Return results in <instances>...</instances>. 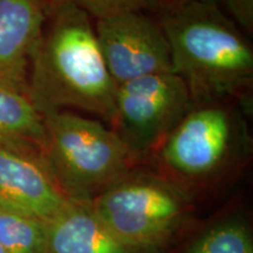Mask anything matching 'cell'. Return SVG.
I'll return each instance as SVG.
<instances>
[{"label":"cell","mask_w":253,"mask_h":253,"mask_svg":"<svg viewBox=\"0 0 253 253\" xmlns=\"http://www.w3.org/2000/svg\"><path fill=\"white\" fill-rule=\"evenodd\" d=\"M157 21L171 52L173 73L192 103L236 102L249 116L253 49L214 0H164Z\"/></svg>","instance_id":"6da1fadb"},{"label":"cell","mask_w":253,"mask_h":253,"mask_svg":"<svg viewBox=\"0 0 253 253\" xmlns=\"http://www.w3.org/2000/svg\"><path fill=\"white\" fill-rule=\"evenodd\" d=\"M188 253H253L249 230L239 221L214 226L190 248Z\"/></svg>","instance_id":"4fadbf2b"},{"label":"cell","mask_w":253,"mask_h":253,"mask_svg":"<svg viewBox=\"0 0 253 253\" xmlns=\"http://www.w3.org/2000/svg\"><path fill=\"white\" fill-rule=\"evenodd\" d=\"M164 0H52V7L68 4L97 19L129 11H156Z\"/></svg>","instance_id":"5bb4252c"},{"label":"cell","mask_w":253,"mask_h":253,"mask_svg":"<svg viewBox=\"0 0 253 253\" xmlns=\"http://www.w3.org/2000/svg\"><path fill=\"white\" fill-rule=\"evenodd\" d=\"M45 20L43 0H0V86L28 95L32 59Z\"/></svg>","instance_id":"9c48e42d"},{"label":"cell","mask_w":253,"mask_h":253,"mask_svg":"<svg viewBox=\"0 0 253 253\" xmlns=\"http://www.w3.org/2000/svg\"><path fill=\"white\" fill-rule=\"evenodd\" d=\"M246 37L253 34V0H214Z\"/></svg>","instance_id":"9a60e30c"},{"label":"cell","mask_w":253,"mask_h":253,"mask_svg":"<svg viewBox=\"0 0 253 253\" xmlns=\"http://www.w3.org/2000/svg\"><path fill=\"white\" fill-rule=\"evenodd\" d=\"M246 119L236 102L192 103L158 147L161 160L185 178H207L249 145Z\"/></svg>","instance_id":"5b68a950"},{"label":"cell","mask_w":253,"mask_h":253,"mask_svg":"<svg viewBox=\"0 0 253 253\" xmlns=\"http://www.w3.org/2000/svg\"><path fill=\"white\" fill-rule=\"evenodd\" d=\"M69 201L40 155L0 147V205L47 221Z\"/></svg>","instance_id":"ba28073f"},{"label":"cell","mask_w":253,"mask_h":253,"mask_svg":"<svg viewBox=\"0 0 253 253\" xmlns=\"http://www.w3.org/2000/svg\"><path fill=\"white\" fill-rule=\"evenodd\" d=\"M0 245L7 253H45L46 221L0 205Z\"/></svg>","instance_id":"7c38bea8"},{"label":"cell","mask_w":253,"mask_h":253,"mask_svg":"<svg viewBox=\"0 0 253 253\" xmlns=\"http://www.w3.org/2000/svg\"><path fill=\"white\" fill-rule=\"evenodd\" d=\"M116 88L89 15L73 5L54 6L28 77V96L41 115L77 108L112 123Z\"/></svg>","instance_id":"7a4b0ae2"},{"label":"cell","mask_w":253,"mask_h":253,"mask_svg":"<svg viewBox=\"0 0 253 253\" xmlns=\"http://www.w3.org/2000/svg\"><path fill=\"white\" fill-rule=\"evenodd\" d=\"M0 253H7V252H6V251H5V250H4V248H2V246H1V245H0Z\"/></svg>","instance_id":"2e32d148"},{"label":"cell","mask_w":253,"mask_h":253,"mask_svg":"<svg viewBox=\"0 0 253 253\" xmlns=\"http://www.w3.org/2000/svg\"><path fill=\"white\" fill-rule=\"evenodd\" d=\"M42 118L46 143L41 157L68 199L91 202L134 167L136 158L125 142L99 120L68 110Z\"/></svg>","instance_id":"3957f363"},{"label":"cell","mask_w":253,"mask_h":253,"mask_svg":"<svg viewBox=\"0 0 253 253\" xmlns=\"http://www.w3.org/2000/svg\"><path fill=\"white\" fill-rule=\"evenodd\" d=\"M45 253H143L126 245L104 225L90 202L69 201L46 221Z\"/></svg>","instance_id":"30bf717a"},{"label":"cell","mask_w":253,"mask_h":253,"mask_svg":"<svg viewBox=\"0 0 253 253\" xmlns=\"http://www.w3.org/2000/svg\"><path fill=\"white\" fill-rule=\"evenodd\" d=\"M97 42L116 86L157 73L173 72L170 46L160 23L142 11L97 19Z\"/></svg>","instance_id":"52a82bcc"},{"label":"cell","mask_w":253,"mask_h":253,"mask_svg":"<svg viewBox=\"0 0 253 253\" xmlns=\"http://www.w3.org/2000/svg\"><path fill=\"white\" fill-rule=\"evenodd\" d=\"M43 118L27 94L0 86V147L42 154Z\"/></svg>","instance_id":"8fae6325"},{"label":"cell","mask_w":253,"mask_h":253,"mask_svg":"<svg viewBox=\"0 0 253 253\" xmlns=\"http://www.w3.org/2000/svg\"><path fill=\"white\" fill-rule=\"evenodd\" d=\"M90 204L121 242L142 252L164 242L181 223L186 208L175 185L154 173L132 169Z\"/></svg>","instance_id":"277c9868"},{"label":"cell","mask_w":253,"mask_h":253,"mask_svg":"<svg viewBox=\"0 0 253 253\" xmlns=\"http://www.w3.org/2000/svg\"><path fill=\"white\" fill-rule=\"evenodd\" d=\"M191 104L188 88L176 73L147 75L116 88L110 125L137 160L158 149Z\"/></svg>","instance_id":"8992f818"}]
</instances>
